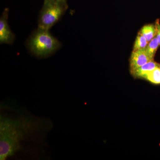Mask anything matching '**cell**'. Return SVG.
<instances>
[{
	"instance_id": "277c9868",
	"label": "cell",
	"mask_w": 160,
	"mask_h": 160,
	"mask_svg": "<svg viewBox=\"0 0 160 160\" xmlns=\"http://www.w3.org/2000/svg\"><path fill=\"white\" fill-rule=\"evenodd\" d=\"M9 9L6 8L0 17V44L12 45L15 39V35L12 31L8 24Z\"/></svg>"
},
{
	"instance_id": "5b68a950",
	"label": "cell",
	"mask_w": 160,
	"mask_h": 160,
	"mask_svg": "<svg viewBox=\"0 0 160 160\" xmlns=\"http://www.w3.org/2000/svg\"><path fill=\"white\" fill-rule=\"evenodd\" d=\"M153 60L147 53L146 48L132 51L129 60L130 70L137 69Z\"/></svg>"
},
{
	"instance_id": "9c48e42d",
	"label": "cell",
	"mask_w": 160,
	"mask_h": 160,
	"mask_svg": "<svg viewBox=\"0 0 160 160\" xmlns=\"http://www.w3.org/2000/svg\"><path fill=\"white\" fill-rule=\"evenodd\" d=\"M159 46L158 41L156 37L148 43L146 48V51L152 58L154 59L155 55Z\"/></svg>"
},
{
	"instance_id": "7c38bea8",
	"label": "cell",
	"mask_w": 160,
	"mask_h": 160,
	"mask_svg": "<svg viewBox=\"0 0 160 160\" xmlns=\"http://www.w3.org/2000/svg\"><path fill=\"white\" fill-rule=\"evenodd\" d=\"M58 1H64V2H67V0H58Z\"/></svg>"
},
{
	"instance_id": "52a82bcc",
	"label": "cell",
	"mask_w": 160,
	"mask_h": 160,
	"mask_svg": "<svg viewBox=\"0 0 160 160\" xmlns=\"http://www.w3.org/2000/svg\"><path fill=\"white\" fill-rule=\"evenodd\" d=\"M139 33L143 35L149 42L156 35L155 25L153 24L145 25L141 29Z\"/></svg>"
},
{
	"instance_id": "8fae6325",
	"label": "cell",
	"mask_w": 160,
	"mask_h": 160,
	"mask_svg": "<svg viewBox=\"0 0 160 160\" xmlns=\"http://www.w3.org/2000/svg\"><path fill=\"white\" fill-rule=\"evenodd\" d=\"M155 26L156 28V37L157 38L160 46V23L159 20H157L155 22Z\"/></svg>"
},
{
	"instance_id": "3957f363",
	"label": "cell",
	"mask_w": 160,
	"mask_h": 160,
	"mask_svg": "<svg viewBox=\"0 0 160 160\" xmlns=\"http://www.w3.org/2000/svg\"><path fill=\"white\" fill-rule=\"evenodd\" d=\"M68 9L67 2L44 0L38 18V27L50 30L61 20Z\"/></svg>"
},
{
	"instance_id": "7a4b0ae2",
	"label": "cell",
	"mask_w": 160,
	"mask_h": 160,
	"mask_svg": "<svg viewBox=\"0 0 160 160\" xmlns=\"http://www.w3.org/2000/svg\"><path fill=\"white\" fill-rule=\"evenodd\" d=\"M26 46L35 57L43 59L54 54L61 49L62 44L49 30L38 27L26 40Z\"/></svg>"
},
{
	"instance_id": "30bf717a",
	"label": "cell",
	"mask_w": 160,
	"mask_h": 160,
	"mask_svg": "<svg viewBox=\"0 0 160 160\" xmlns=\"http://www.w3.org/2000/svg\"><path fill=\"white\" fill-rule=\"evenodd\" d=\"M149 42L147 41L146 38L138 32L137 37L136 38L135 41L133 51L138 50V49H145Z\"/></svg>"
},
{
	"instance_id": "ba28073f",
	"label": "cell",
	"mask_w": 160,
	"mask_h": 160,
	"mask_svg": "<svg viewBox=\"0 0 160 160\" xmlns=\"http://www.w3.org/2000/svg\"><path fill=\"white\" fill-rule=\"evenodd\" d=\"M144 79L147 80L152 84L159 85L160 84V66L157 67L155 69L149 72L144 78Z\"/></svg>"
},
{
	"instance_id": "6da1fadb",
	"label": "cell",
	"mask_w": 160,
	"mask_h": 160,
	"mask_svg": "<svg viewBox=\"0 0 160 160\" xmlns=\"http://www.w3.org/2000/svg\"><path fill=\"white\" fill-rule=\"evenodd\" d=\"M49 123L44 119L29 117L9 116L1 115L0 118V160H6L23 148L36 132L49 129Z\"/></svg>"
},
{
	"instance_id": "8992f818",
	"label": "cell",
	"mask_w": 160,
	"mask_h": 160,
	"mask_svg": "<svg viewBox=\"0 0 160 160\" xmlns=\"http://www.w3.org/2000/svg\"><path fill=\"white\" fill-rule=\"evenodd\" d=\"M159 66L160 64L155 62L154 60H152L137 69L130 70V73L135 78L144 79L149 72Z\"/></svg>"
}]
</instances>
